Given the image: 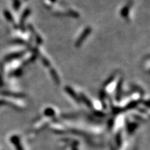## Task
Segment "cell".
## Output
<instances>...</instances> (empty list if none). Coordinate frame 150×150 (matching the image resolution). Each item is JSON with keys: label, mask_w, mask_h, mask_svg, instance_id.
<instances>
[{"label": "cell", "mask_w": 150, "mask_h": 150, "mask_svg": "<svg viewBox=\"0 0 150 150\" xmlns=\"http://www.w3.org/2000/svg\"><path fill=\"white\" fill-rule=\"evenodd\" d=\"M61 112L56 107H46L33 120L28 129L26 136L29 140H33L46 129H50L52 125L61 117Z\"/></svg>", "instance_id": "cell-2"}, {"label": "cell", "mask_w": 150, "mask_h": 150, "mask_svg": "<svg viewBox=\"0 0 150 150\" xmlns=\"http://www.w3.org/2000/svg\"><path fill=\"white\" fill-rule=\"evenodd\" d=\"M9 142L13 150H29L24 137L18 133L11 135L9 137Z\"/></svg>", "instance_id": "cell-4"}, {"label": "cell", "mask_w": 150, "mask_h": 150, "mask_svg": "<svg viewBox=\"0 0 150 150\" xmlns=\"http://www.w3.org/2000/svg\"><path fill=\"white\" fill-rule=\"evenodd\" d=\"M49 130L58 135L71 134L77 136L93 147L104 145L108 135L106 125L75 115H61Z\"/></svg>", "instance_id": "cell-1"}, {"label": "cell", "mask_w": 150, "mask_h": 150, "mask_svg": "<svg viewBox=\"0 0 150 150\" xmlns=\"http://www.w3.org/2000/svg\"><path fill=\"white\" fill-rule=\"evenodd\" d=\"M59 144L64 150H85L83 140L71 134L59 135Z\"/></svg>", "instance_id": "cell-3"}]
</instances>
